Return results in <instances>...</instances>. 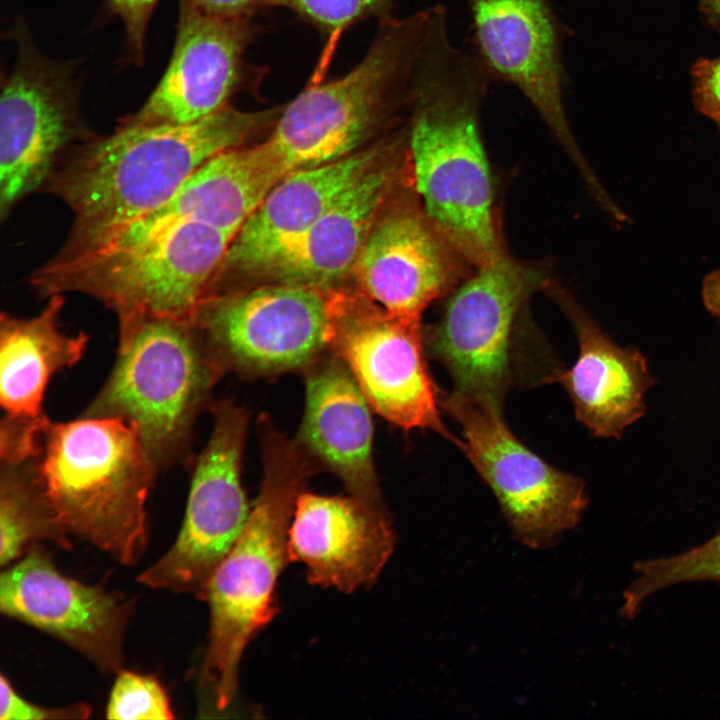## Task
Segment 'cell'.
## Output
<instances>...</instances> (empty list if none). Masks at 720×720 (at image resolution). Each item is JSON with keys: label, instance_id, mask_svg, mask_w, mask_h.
<instances>
[{"label": "cell", "instance_id": "obj_1", "mask_svg": "<svg viewBox=\"0 0 720 720\" xmlns=\"http://www.w3.org/2000/svg\"><path fill=\"white\" fill-rule=\"evenodd\" d=\"M430 10L408 108L412 181L428 216L477 268L506 250L481 125L493 80L452 40L445 6Z\"/></svg>", "mask_w": 720, "mask_h": 720}, {"label": "cell", "instance_id": "obj_2", "mask_svg": "<svg viewBox=\"0 0 720 720\" xmlns=\"http://www.w3.org/2000/svg\"><path fill=\"white\" fill-rule=\"evenodd\" d=\"M281 107L242 111L228 105L179 125L120 121L112 134L80 144L46 184L73 214L64 246L52 259L90 252L161 206L210 158L274 124Z\"/></svg>", "mask_w": 720, "mask_h": 720}, {"label": "cell", "instance_id": "obj_3", "mask_svg": "<svg viewBox=\"0 0 720 720\" xmlns=\"http://www.w3.org/2000/svg\"><path fill=\"white\" fill-rule=\"evenodd\" d=\"M259 428L261 486L245 527L211 575L204 597L210 625L200 680L219 711L235 698L246 646L276 614V583L290 561L289 527L296 501L313 472L301 447L266 417Z\"/></svg>", "mask_w": 720, "mask_h": 720}, {"label": "cell", "instance_id": "obj_4", "mask_svg": "<svg viewBox=\"0 0 720 720\" xmlns=\"http://www.w3.org/2000/svg\"><path fill=\"white\" fill-rule=\"evenodd\" d=\"M36 469L59 521L125 566L145 554L147 499L158 473L137 431L115 418L47 421Z\"/></svg>", "mask_w": 720, "mask_h": 720}, {"label": "cell", "instance_id": "obj_5", "mask_svg": "<svg viewBox=\"0 0 720 720\" xmlns=\"http://www.w3.org/2000/svg\"><path fill=\"white\" fill-rule=\"evenodd\" d=\"M117 318L114 365L81 416L130 424L157 472L186 462L195 420L209 406L222 372L192 322L144 315Z\"/></svg>", "mask_w": 720, "mask_h": 720}, {"label": "cell", "instance_id": "obj_6", "mask_svg": "<svg viewBox=\"0 0 720 720\" xmlns=\"http://www.w3.org/2000/svg\"><path fill=\"white\" fill-rule=\"evenodd\" d=\"M430 7L378 23L360 61L344 75L310 82L282 105L265 139L289 173L358 151L375 130L409 108L411 81Z\"/></svg>", "mask_w": 720, "mask_h": 720}, {"label": "cell", "instance_id": "obj_7", "mask_svg": "<svg viewBox=\"0 0 720 720\" xmlns=\"http://www.w3.org/2000/svg\"><path fill=\"white\" fill-rule=\"evenodd\" d=\"M234 236L199 222L177 225L152 241L108 257L49 260L29 283L43 297L81 293L117 317L144 315L193 322L213 294Z\"/></svg>", "mask_w": 720, "mask_h": 720}, {"label": "cell", "instance_id": "obj_8", "mask_svg": "<svg viewBox=\"0 0 720 720\" xmlns=\"http://www.w3.org/2000/svg\"><path fill=\"white\" fill-rule=\"evenodd\" d=\"M551 277L549 265L506 249L446 297L439 319L423 335L426 350L450 375L452 391L503 408L513 384L520 318Z\"/></svg>", "mask_w": 720, "mask_h": 720}, {"label": "cell", "instance_id": "obj_9", "mask_svg": "<svg viewBox=\"0 0 720 720\" xmlns=\"http://www.w3.org/2000/svg\"><path fill=\"white\" fill-rule=\"evenodd\" d=\"M439 402L459 425V448L493 492L520 544L551 548L580 522L589 500L584 481L525 446L502 409L453 391Z\"/></svg>", "mask_w": 720, "mask_h": 720}, {"label": "cell", "instance_id": "obj_10", "mask_svg": "<svg viewBox=\"0 0 720 720\" xmlns=\"http://www.w3.org/2000/svg\"><path fill=\"white\" fill-rule=\"evenodd\" d=\"M332 294L281 283L238 293H214L193 325L211 358L227 370L259 374L311 366L328 348Z\"/></svg>", "mask_w": 720, "mask_h": 720}, {"label": "cell", "instance_id": "obj_11", "mask_svg": "<svg viewBox=\"0 0 720 720\" xmlns=\"http://www.w3.org/2000/svg\"><path fill=\"white\" fill-rule=\"evenodd\" d=\"M211 408L213 428L192 462L181 529L170 549L137 577L151 589L200 600H204L214 570L245 527L251 509L241 483L247 414L227 400Z\"/></svg>", "mask_w": 720, "mask_h": 720}, {"label": "cell", "instance_id": "obj_12", "mask_svg": "<svg viewBox=\"0 0 720 720\" xmlns=\"http://www.w3.org/2000/svg\"><path fill=\"white\" fill-rule=\"evenodd\" d=\"M472 51L492 78L536 111L592 194L603 186L583 156L565 107L566 29L552 0H466Z\"/></svg>", "mask_w": 720, "mask_h": 720}, {"label": "cell", "instance_id": "obj_13", "mask_svg": "<svg viewBox=\"0 0 720 720\" xmlns=\"http://www.w3.org/2000/svg\"><path fill=\"white\" fill-rule=\"evenodd\" d=\"M328 349L346 365L381 417L405 430H433L459 447L460 438L440 417L420 322L332 294Z\"/></svg>", "mask_w": 720, "mask_h": 720}, {"label": "cell", "instance_id": "obj_14", "mask_svg": "<svg viewBox=\"0 0 720 720\" xmlns=\"http://www.w3.org/2000/svg\"><path fill=\"white\" fill-rule=\"evenodd\" d=\"M0 101V217L46 185L82 127L72 71L44 57L19 31Z\"/></svg>", "mask_w": 720, "mask_h": 720}, {"label": "cell", "instance_id": "obj_15", "mask_svg": "<svg viewBox=\"0 0 720 720\" xmlns=\"http://www.w3.org/2000/svg\"><path fill=\"white\" fill-rule=\"evenodd\" d=\"M260 33L252 17L212 15L180 0L168 66L144 104L121 122L187 124L230 105L242 91H256L267 71L249 63L246 52Z\"/></svg>", "mask_w": 720, "mask_h": 720}, {"label": "cell", "instance_id": "obj_16", "mask_svg": "<svg viewBox=\"0 0 720 720\" xmlns=\"http://www.w3.org/2000/svg\"><path fill=\"white\" fill-rule=\"evenodd\" d=\"M134 600L61 573L38 543L0 575V611L52 635L104 674L117 673Z\"/></svg>", "mask_w": 720, "mask_h": 720}, {"label": "cell", "instance_id": "obj_17", "mask_svg": "<svg viewBox=\"0 0 720 720\" xmlns=\"http://www.w3.org/2000/svg\"><path fill=\"white\" fill-rule=\"evenodd\" d=\"M475 269L424 210L417 193L380 215L352 272L388 313L420 322Z\"/></svg>", "mask_w": 720, "mask_h": 720}, {"label": "cell", "instance_id": "obj_18", "mask_svg": "<svg viewBox=\"0 0 720 720\" xmlns=\"http://www.w3.org/2000/svg\"><path fill=\"white\" fill-rule=\"evenodd\" d=\"M35 316H0V460L36 455L49 418L43 400L51 378L83 357L88 335L60 326L63 294L48 297Z\"/></svg>", "mask_w": 720, "mask_h": 720}, {"label": "cell", "instance_id": "obj_19", "mask_svg": "<svg viewBox=\"0 0 720 720\" xmlns=\"http://www.w3.org/2000/svg\"><path fill=\"white\" fill-rule=\"evenodd\" d=\"M386 510L350 495L301 492L288 532L290 561L306 567L310 583L350 593L375 583L393 553Z\"/></svg>", "mask_w": 720, "mask_h": 720}, {"label": "cell", "instance_id": "obj_20", "mask_svg": "<svg viewBox=\"0 0 720 720\" xmlns=\"http://www.w3.org/2000/svg\"><path fill=\"white\" fill-rule=\"evenodd\" d=\"M542 291L565 314L579 345L574 365L556 370L551 380L565 388L577 419L594 437L620 439L646 413L644 395L656 382L645 356L613 342L554 277Z\"/></svg>", "mask_w": 720, "mask_h": 720}, {"label": "cell", "instance_id": "obj_21", "mask_svg": "<svg viewBox=\"0 0 720 720\" xmlns=\"http://www.w3.org/2000/svg\"><path fill=\"white\" fill-rule=\"evenodd\" d=\"M408 177L411 170L405 136L389 156L352 183L265 273L281 283L328 290L352 272L384 205Z\"/></svg>", "mask_w": 720, "mask_h": 720}, {"label": "cell", "instance_id": "obj_22", "mask_svg": "<svg viewBox=\"0 0 720 720\" xmlns=\"http://www.w3.org/2000/svg\"><path fill=\"white\" fill-rule=\"evenodd\" d=\"M358 150L337 161L287 174L265 196L231 242L219 275L265 273L308 232L332 203L384 157Z\"/></svg>", "mask_w": 720, "mask_h": 720}, {"label": "cell", "instance_id": "obj_23", "mask_svg": "<svg viewBox=\"0 0 720 720\" xmlns=\"http://www.w3.org/2000/svg\"><path fill=\"white\" fill-rule=\"evenodd\" d=\"M371 406L334 354L315 361L306 378L300 441L343 482L350 495L386 510L372 461Z\"/></svg>", "mask_w": 720, "mask_h": 720}, {"label": "cell", "instance_id": "obj_24", "mask_svg": "<svg viewBox=\"0 0 720 720\" xmlns=\"http://www.w3.org/2000/svg\"><path fill=\"white\" fill-rule=\"evenodd\" d=\"M36 456L0 461L1 568L14 563L38 541H51L67 550L72 546L39 479Z\"/></svg>", "mask_w": 720, "mask_h": 720}, {"label": "cell", "instance_id": "obj_25", "mask_svg": "<svg viewBox=\"0 0 720 720\" xmlns=\"http://www.w3.org/2000/svg\"><path fill=\"white\" fill-rule=\"evenodd\" d=\"M635 577L623 592L620 614L633 618L653 594L686 582H720V531L677 555L634 562Z\"/></svg>", "mask_w": 720, "mask_h": 720}, {"label": "cell", "instance_id": "obj_26", "mask_svg": "<svg viewBox=\"0 0 720 720\" xmlns=\"http://www.w3.org/2000/svg\"><path fill=\"white\" fill-rule=\"evenodd\" d=\"M395 3L396 0H278L277 7L290 10L326 41V56L312 80L316 82L321 81L327 55H331L340 36L365 20H377L378 24L394 17Z\"/></svg>", "mask_w": 720, "mask_h": 720}, {"label": "cell", "instance_id": "obj_27", "mask_svg": "<svg viewBox=\"0 0 720 720\" xmlns=\"http://www.w3.org/2000/svg\"><path fill=\"white\" fill-rule=\"evenodd\" d=\"M106 718L170 720L174 715L166 690L154 676L121 669L109 695Z\"/></svg>", "mask_w": 720, "mask_h": 720}, {"label": "cell", "instance_id": "obj_28", "mask_svg": "<svg viewBox=\"0 0 720 720\" xmlns=\"http://www.w3.org/2000/svg\"><path fill=\"white\" fill-rule=\"evenodd\" d=\"M91 707L83 702L63 707H43L29 702L13 687L9 679L0 677V719L1 720H79L91 715Z\"/></svg>", "mask_w": 720, "mask_h": 720}, {"label": "cell", "instance_id": "obj_29", "mask_svg": "<svg viewBox=\"0 0 720 720\" xmlns=\"http://www.w3.org/2000/svg\"><path fill=\"white\" fill-rule=\"evenodd\" d=\"M111 10L123 23L126 42L133 58L142 63L147 28L160 0H107Z\"/></svg>", "mask_w": 720, "mask_h": 720}, {"label": "cell", "instance_id": "obj_30", "mask_svg": "<svg viewBox=\"0 0 720 720\" xmlns=\"http://www.w3.org/2000/svg\"><path fill=\"white\" fill-rule=\"evenodd\" d=\"M690 75L696 109L714 120L720 115V56L697 60Z\"/></svg>", "mask_w": 720, "mask_h": 720}, {"label": "cell", "instance_id": "obj_31", "mask_svg": "<svg viewBox=\"0 0 720 720\" xmlns=\"http://www.w3.org/2000/svg\"><path fill=\"white\" fill-rule=\"evenodd\" d=\"M208 14L222 17H254L255 14L271 7H277L278 0H187Z\"/></svg>", "mask_w": 720, "mask_h": 720}, {"label": "cell", "instance_id": "obj_32", "mask_svg": "<svg viewBox=\"0 0 720 720\" xmlns=\"http://www.w3.org/2000/svg\"><path fill=\"white\" fill-rule=\"evenodd\" d=\"M701 295L707 311L720 322V268L704 278Z\"/></svg>", "mask_w": 720, "mask_h": 720}, {"label": "cell", "instance_id": "obj_33", "mask_svg": "<svg viewBox=\"0 0 720 720\" xmlns=\"http://www.w3.org/2000/svg\"><path fill=\"white\" fill-rule=\"evenodd\" d=\"M697 3L706 23L720 32V0H697Z\"/></svg>", "mask_w": 720, "mask_h": 720}, {"label": "cell", "instance_id": "obj_34", "mask_svg": "<svg viewBox=\"0 0 720 720\" xmlns=\"http://www.w3.org/2000/svg\"><path fill=\"white\" fill-rule=\"evenodd\" d=\"M714 121L717 123L718 128L720 130V115L714 119Z\"/></svg>", "mask_w": 720, "mask_h": 720}]
</instances>
